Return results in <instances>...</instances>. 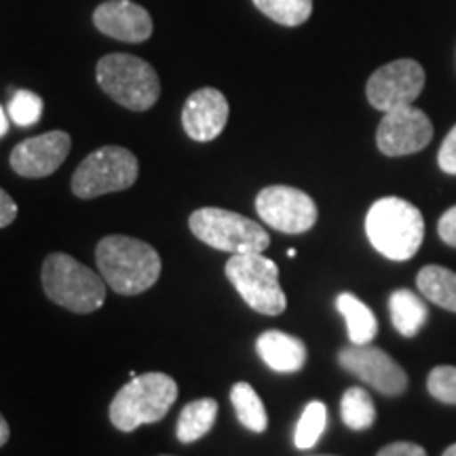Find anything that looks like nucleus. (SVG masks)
<instances>
[{"instance_id":"f257e3e1","label":"nucleus","mask_w":456,"mask_h":456,"mask_svg":"<svg viewBox=\"0 0 456 456\" xmlns=\"http://www.w3.org/2000/svg\"><path fill=\"white\" fill-rule=\"evenodd\" d=\"M95 262L108 288L121 296L146 292L161 277V256L135 237H104L95 248Z\"/></svg>"},{"instance_id":"f03ea898","label":"nucleus","mask_w":456,"mask_h":456,"mask_svg":"<svg viewBox=\"0 0 456 456\" xmlns=\"http://www.w3.org/2000/svg\"><path fill=\"white\" fill-rule=\"evenodd\" d=\"M366 235L385 258L403 262L419 252L425 239V218L406 199H379L366 216Z\"/></svg>"},{"instance_id":"7ed1b4c3","label":"nucleus","mask_w":456,"mask_h":456,"mask_svg":"<svg viewBox=\"0 0 456 456\" xmlns=\"http://www.w3.org/2000/svg\"><path fill=\"white\" fill-rule=\"evenodd\" d=\"M178 399V385L163 372L134 376L114 395L108 416L118 431L131 433L142 425L159 423Z\"/></svg>"},{"instance_id":"20e7f679","label":"nucleus","mask_w":456,"mask_h":456,"mask_svg":"<svg viewBox=\"0 0 456 456\" xmlns=\"http://www.w3.org/2000/svg\"><path fill=\"white\" fill-rule=\"evenodd\" d=\"M43 289L55 305L87 315L104 306L106 281L70 254L53 252L43 262Z\"/></svg>"},{"instance_id":"39448f33","label":"nucleus","mask_w":456,"mask_h":456,"mask_svg":"<svg viewBox=\"0 0 456 456\" xmlns=\"http://www.w3.org/2000/svg\"><path fill=\"white\" fill-rule=\"evenodd\" d=\"M95 77L108 98L134 112L151 110L161 95V81L155 68L129 53L102 57Z\"/></svg>"},{"instance_id":"423d86ee","label":"nucleus","mask_w":456,"mask_h":456,"mask_svg":"<svg viewBox=\"0 0 456 456\" xmlns=\"http://www.w3.org/2000/svg\"><path fill=\"white\" fill-rule=\"evenodd\" d=\"M191 232L209 248L228 254H265L271 237L265 226L222 208H201L188 218Z\"/></svg>"},{"instance_id":"0eeeda50","label":"nucleus","mask_w":456,"mask_h":456,"mask_svg":"<svg viewBox=\"0 0 456 456\" xmlns=\"http://www.w3.org/2000/svg\"><path fill=\"white\" fill-rule=\"evenodd\" d=\"M226 277L256 313L275 317L288 306L277 265L265 254H235L226 262Z\"/></svg>"},{"instance_id":"6e6552de","label":"nucleus","mask_w":456,"mask_h":456,"mask_svg":"<svg viewBox=\"0 0 456 456\" xmlns=\"http://www.w3.org/2000/svg\"><path fill=\"white\" fill-rule=\"evenodd\" d=\"M140 174L138 159L121 146H104L91 152L72 175V192L78 199H95L127 191Z\"/></svg>"},{"instance_id":"1a4fd4ad","label":"nucleus","mask_w":456,"mask_h":456,"mask_svg":"<svg viewBox=\"0 0 456 456\" xmlns=\"http://www.w3.org/2000/svg\"><path fill=\"white\" fill-rule=\"evenodd\" d=\"M260 220L285 235L311 231L317 222V205L305 191L294 186H266L256 197Z\"/></svg>"},{"instance_id":"9d476101","label":"nucleus","mask_w":456,"mask_h":456,"mask_svg":"<svg viewBox=\"0 0 456 456\" xmlns=\"http://www.w3.org/2000/svg\"><path fill=\"white\" fill-rule=\"evenodd\" d=\"M425 89V68L414 60H395L368 78L366 98L380 112L410 106Z\"/></svg>"},{"instance_id":"9b49d317","label":"nucleus","mask_w":456,"mask_h":456,"mask_svg":"<svg viewBox=\"0 0 456 456\" xmlns=\"http://www.w3.org/2000/svg\"><path fill=\"white\" fill-rule=\"evenodd\" d=\"M383 114V121L376 129V146L385 157H408L429 146L433 123L420 108L410 104Z\"/></svg>"},{"instance_id":"f8f14e48","label":"nucleus","mask_w":456,"mask_h":456,"mask_svg":"<svg viewBox=\"0 0 456 456\" xmlns=\"http://www.w3.org/2000/svg\"><path fill=\"white\" fill-rule=\"evenodd\" d=\"M338 363L346 372L383 395L395 397L408 389V374L389 353L372 345H351L340 349Z\"/></svg>"},{"instance_id":"ddd939ff","label":"nucleus","mask_w":456,"mask_h":456,"mask_svg":"<svg viewBox=\"0 0 456 456\" xmlns=\"http://www.w3.org/2000/svg\"><path fill=\"white\" fill-rule=\"evenodd\" d=\"M72 140L66 131H49L20 142L11 151V169L21 178H47L55 174L70 152Z\"/></svg>"},{"instance_id":"4468645a","label":"nucleus","mask_w":456,"mask_h":456,"mask_svg":"<svg viewBox=\"0 0 456 456\" xmlns=\"http://www.w3.org/2000/svg\"><path fill=\"white\" fill-rule=\"evenodd\" d=\"M228 102L224 94L214 87L197 89L188 95L182 108V127L195 142H212L224 131L228 121Z\"/></svg>"},{"instance_id":"2eb2a0df","label":"nucleus","mask_w":456,"mask_h":456,"mask_svg":"<svg viewBox=\"0 0 456 456\" xmlns=\"http://www.w3.org/2000/svg\"><path fill=\"white\" fill-rule=\"evenodd\" d=\"M102 34L121 43H144L152 37V17L131 0H106L94 13Z\"/></svg>"},{"instance_id":"dca6fc26","label":"nucleus","mask_w":456,"mask_h":456,"mask_svg":"<svg viewBox=\"0 0 456 456\" xmlns=\"http://www.w3.org/2000/svg\"><path fill=\"white\" fill-rule=\"evenodd\" d=\"M256 351L262 362L279 374L300 372L306 363V346L300 338L281 330H269L256 340Z\"/></svg>"},{"instance_id":"f3484780","label":"nucleus","mask_w":456,"mask_h":456,"mask_svg":"<svg viewBox=\"0 0 456 456\" xmlns=\"http://www.w3.org/2000/svg\"><path fill=\"white\" fill-rule=\"evenodd\" d=\"M389 313L393 328L403 338H414L423 330L427 317H429L427 302L419 294L410 292V289H395L389 296Z\"/></svg>"},{"instance_id":"a211bd4d","label":"nucleus","mask_w":456,"mask_h":456,"mask_svg":"<svg viewBox=\"0 0 456 456\" xmlns=\"http://www.w3.org/2000/svg\"><path fill=\"white\" fill-rule=\"evenodd\" d=\"M336 309L346 322V332L353 345H370L379 334V322H376L372 309L363 305L357 296L342 292L336 298Z\"/></svg>"},{"instance_id":"6ab92c4d","label":"nucleus","mask_w":456,"mask_h":456,"mask_svg":"<svg viewBox=\"0 0 456 456\" xmlns=\"http://www.w3.org/2000/svg\"><path fill=\"white\" fill-rule=\"evenodd\" d=\"M216 419H218V402L212 397H201L195 402L186 403L182 408L178 419V429L175 436L182 444H192L208 436L214 429Z\"/></svg>"},{"instance_id":"aec40b11","label":"nucleus","mask_w":456,"mask_h":456,"mask_svg":"<svg viewBox=\"0 0 456 456\" xmlns=\"http://www.w3.org/2000/svg\"><path fill=\"white\" fill-rule=\"evenodd\" d=\"M416 288L442 309L456 313V273L440 265H429L420 269L416 277Z\"/></svg>"},{"instance_id":"412c9836","label":"nucleus","mask_w":456,"mask_h":456,"mask_svg":"<svg viewBox=\"0 0 456 456\" xmlns=\"http://www.w3.org/2000/svg\"><path fill=\"white\" fill-rule=\"evenodd\" d=\"M231 403L235 414L245 429L254 433H265L269 427V414L258 393L249 383H237L231 389Z\"/></svg>"},{"instance_id":"4be33fe9","label":"nucleus","mask_w":456,"mask_h":456,"mask_svg":"<svg viewBox=\"0 0 456 456\" xmlns=\"http://www.w3.org/2000/svg\"><path fill=\"white\" fill-rule=\"evenodd\" d=\"M340 416L342 423L353 431L370 429L376 420V408L370 393L362 387L346 389L340 399Z\"/></svg>"},{"instance_id":"5701e85b","label":"nucleus","mask_w":456,"mask_h":456,"mask_svg":"<svg viewBox=\"0 0 456 456\" xmlns=\"http://www.w3.org/2000/svg\"><path fill=\"white\" fill-rule=\"evenodd\" d=\"M252 3L262 15L288 28L306 24L313 13V0H252Z\"/></svg>"},{"instance_id":"b1692460","label":"nucleus","mask_w":456,"mask_h":456,"mask_svg":"<svg viewBox=\"0 0 456 456\" xmlns=\"http://www.w3.org/2000/svg\"><path fill=\"white\" fill-rule=\"evenodd\" d=\"M328 425V408L322 402H311L302 412L298 425H296L294 444L296 448L309 450L322 440Z\"/></svg>"},{"instance_id":"393cba45","label":"nucleus","mask_w":456,"mask_h":456,"mask_svg":"<svg viewBox=\"0 0 456 456\" xmlns=\"http://www.w3.org/2000/svg\"><path fill=\"white\" fill-rule=\"evenodd\" d=\"M43 98L34 91L17 89L9 102V117L17 127H32L43 117Z\"/></svg>"},{"instance_id":"a878e982","label":"nucleus","mask_w":456,"mask_h":456,"mask_svg":"<svg viewBox=\"0 0 456 456\" xmlns=\"http://www.w3.org/2000/svg\"><path fill=\"white\" fill-rule=\"evenodd\" d=\"M427 389L437 402L456 406V366H437L427 376Z\"/></svg>"},{"instance_id":"bb28decb","label":"nucleus","mask_w":456,"mask_h":456,"mask_svg":"<svg viewBox=\"0 0 456 456\" xmlns=\"http://www.w3.org/2000/svg\"><path fill=\"white\" fill-rule=\"evenodd\" d=\"M437 165L444 174L456 175V125L448 131V135L444 138L440 152H437Z\"/></svg>"},{"instance_id":"cd10ccee","label":"nucleus","mask_w":456,"mask_h":456,"mask_svg":"<svg viewBox=\"0 0 456 456\" xmlns=\"http://www.w3.org/2000/svg\"><path fill=\"white\" fill-rule=\"evenodd\" d=\"M437 232H440L444 243L456 248V205L444 212L440 222H437Z\"/></svg>"},{"instance_id":"c85d7f7f","label":"nucleus","mask_w":456,"mask_h":456,"mask_svg":"<svg viewBox=\"0 0 456 456\" xmlns=\"http://www.w3.org/2000/svg\"><path fill=\"white\" fill-rule=\"evenodd\" d=\"M376 456H427V452L425 448L419 446V444L395 442V444H389V446H385Z\"/></svg>"},{"instance_id":"c756f323","label":"nucleus","mask_w":456,"mask_h":456,"mask_svg":"<svg viewBox=\"0 0 456 456\" xmlns=\"http://www.w3.org/2000/svg\"><path fill=\"white\" fill-rule=\"evenodd\" d=\"M17 218V203L11 199L9 192L0 188V228L13 224Z\"/></svg>"},{"instance_id":"7c9ffc66","label":"nucleus","mask_w":456,"mask_h":456,"mask_svg":"<svg viewBox=\"0 0 456 456\" xmlns=\"http://www.w3.org/2000/svg\"><path fill=\"white\" fill-rule=\"evenodd\" d=\"M9 437H11V429H9V423H7V419H4L3 414H0V448L4 446V444L9 442Z\"/></svg>"},{"instance_id":"2f4dec72","label":"nucleus","mask_w":456,"mask_h":456,"mask_svg":"<svg viewBox=\"0 0 456 456\" xmlns=\"http://www.w3.org/2000/svg\"><path fill=\"white\" fill-rule=\"evenodd\" d=\"M9 131V118H7V112H4V108L0 106V138H4Z\"/></svg>"},{"instance_id":"473e14b6","label":"nucleus","mask_w":456,"mask_h":456,"mask_svg":"<svg viewBox=\"0 0 456 456\" xmlns=\"http://www.w3.org/2000/svg\"><path fill=\"white\" fill-rule=\"evenodd\" d=\"M442 456H456V444H452V446H448L446 450H444Z\"/></svg>"}]
</instances>
